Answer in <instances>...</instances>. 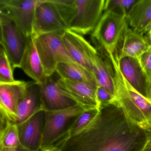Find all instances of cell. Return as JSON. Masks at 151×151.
<instances>
[{
	"instance_id": "cell-13",
	"label": "cell",
	"mask_w": 151,
	"mask_h": 151,
	"mask_svg": "<svg viewBox=\"0 0 151 151\" xmlns=\"http://www.w3.org/2000/svg\"><path fill=\"white\" fill-rule=\"evenodd\" d=\"M113 55L118 68L124 79L133 88L146 98L150 79L142 68L138 59L118 57L114 54Z\"/></svg>"
},
{
	"instance_id": "cell-21",
	"label": "cell",
	"mask_w": 151,
	"mask_h": 151,
	"mask_svg": "<svg viewBox=\"0 0 151 151\" xmlns=\"http://www.w3.org/2000/svg\"><path fill=\"white\" fill-rule=\"evenodd\" d=\"M56 72L64 79L85 82L97 87L94 74L76 63H59L56 67Z\"/></svg>"
},
{
	"instance_id": "cell-17",
	"label": "cell",
	"mask_w": 151,
	"mask_h": 151,
	"mask_svg": "<svg viewBox=\"0 0 151 151\" xmlns=\"http://www.w3.org/2000/svg\"><path fill=\"white\" fill-rule=\"evenodd\" d=\"M150 47L147 36L128 26L114 54L118 57L128 56L138 59Z\"/></svg>"
},
{
	"instance_id": "cell-33",
	"label": "cell",
	"mask_w": 151,
	"mask_h": 151,
	"mask_svg": "<svg viewBox=\"0 0 151 151\" xmlns=\"http://www.w3.org/2000/svg\"><path fill=\"white\" fill-rule=\"evenodd\" d=\"M7 17L8 16L4 12L0 11V24L2 23Z\"/></svg>"
},
{
	"instance_id": "cell-6",
	"label": "cell",
	"mask_w": 151,
	"mask_h": 151,
	"mask_svg": "<svg viewBox=\"0 0 151 151\" xmlns=\"http://www.w3.org/2000/svg\"><path fill=\"white\" fill-rule=\"evenodd\" d=\"M105 1L75 0L68 29L82 35L92 33L104 12Z\"/></svg>"
},
{
	"instance_id": "cell-4",
	"label": "cell",
	"mask_w": 151,
	"mask_h": 151,
	"mask_svg": "<svg viewBox=\"0 0 151 151\" xmlns=\"http://www.w3.org/2000/svg\"><path fill=\"white\" fill-rule=\"evenodd\" d=\"M63 33L45 34L32 38L47 77L56 72L59 63H76L65 46Z\"/></svg>"
},
{
	"instance_id": "cell-15",
	"label": "cell",
	"mask_w": 151,
	"mask_h": 151,
	"mask_svg": "<svg viewBox=\"0 0 151 151\" xmlns=\"http://www.w3.org/2000/svg\"><path fill=\"white\" fill-rule=\"evenodd\" d=\"M57 79L52 75L47 77L45 82L40 84L42 108L46 112L61 111L77 105L74 100L61 91Z\"/></svg>"
},
{
	"instance_id": "cell-26",
	"label": "cell",
	"mask_w": 151,
	"mask_h": 151,
	"mask_svg": "<svg viewBox=\"0 0 151 151\" xmlns=\"http://www.w3.org/2000/svg\"><path fill=\"white\" fill-rule=\"evenodd\" d=\"M56 4L67 26L71 20L75 8V0H52Z\"/></svg>"
},
{
	"instance_id": "cell-28",
	"label": "cell",
	"mask_w": 151,
	"mask_h": 151,
	"mask_svg": "<svg viewBox=\"0 0 151 151\" xmlns=\"http://www.w3.org/2000/svg\"><path fill=\"white\" fill-rule=\"evenodd\" d=\"M97 98L99 104L108 103L115 100V97L104 88L97 86L96 90Z\"/></svg>"
},
{
	"instance_id": "cell-7",
	"label": "cell",
	"mask_w": 151,
	"mask_h": 151,
	"mask_svg": "<svg viewBox=\"0 0 151 151\" xmlns=\"http://www.w3.org/2000/svg\"><path fill=\"white\" fill-rule=\"evenodd\" d=\"M41 0H0V11L4 12L28 39L32 35L36 6Z\"/></svg>"
},
{
	"instance_id": "cell-32",
	"label": "cell",
	"mask_w": 151,
	"mask_h": 151,
	"mask_svg": "<svg viewBox=\"0 0 151 151\" xmlns=\"http://www.w3.org/2000/svg\"><path fill=\"white\" fill-rule=\"evenodd\" d=\"M146 98L151 101V77L150 79V83H149V88H148Z\"/></svg>"
},
{
	"instance_id": "cell-35",
	"label": "cell",
	"mask_w": 151,
	"mask_h": 151,
	"mask_svg": "<svg viewBox=\"0 0 151 151\" xmlns=\"http://www.w3.org/2000/svg\"><path fill=\"white\" fill-rule=\"evenodd\" d=\"M2 49H3L2 48L1 46V45H0V51Z\"/></svg>"
},
{
	"instance_id": "cell-18",
	"label": "cell",
	"mask_w": 151,
	"mask_h": 151,
	"mask_svg": "<svg viewBox=\"0 0 151 151\" xmlns=\"http://www.w3.org/2000/svg\"><path fill=\"white\" fill-rule=\"evenodd\" d=\"M42 110L40 84L28 82L24 95L18 105L15 124L28 119L40 110Z\"/></svg>"
},
{
	"instance_id": "cell-36",
	"label": "cell",
	"mask_w": 151,
	"mask_h": 151,
	"mask_svg": "<svg viewBox=\"0 0 151 151\" xmlns=\"http://www.w3.org/2000/svg\"><path fill=\"white\" fill-rule=\"evenodd\" d=\"M42 151H50V150H42Z\"/></svg>"
},
{
	"instance_id": "cell-27",
	"label": "cell",
	"mask_w": 151,
	"mask_h": 151,
	"mask_svg": "<svg viewBox=\"0 0 151 151\" xmlns=\"http://www.w3.org/2000/svg\"><path fill=\"white\" fill-rule=\"evenodd\" d=\"M140 64L149 79L151 77V47L138 58Z\"/></svg>"
},
{
	"instance_id": "cell-22",
	"label": "cell",
	"mask_w": 151,
	"mask_h": 151,
	"mask_svg": "<svg viewBox=\"0 0 151 151\" xmlns=\"http://www.w3.org/2000/svg\"><path fill=\"white\" fill-rule=\"evenodd\" d=\"M20 146L17 125L9 121L2 137L0 147L13 148Z\"/></svg>"
},
{
	"instance_id": "cell-29",
	"label": "cell",
	"mask_w": 151,
	"mask_h": 151,
	"mask_svg": "<svg viewBox=\"0 0 151 151\" xmlns=\"http://www.w3.org/2000/svg\"><path fill=\"white\" fill-rule=\"evenodd\" d=\"M9 121L0 112V143L4 133L8 126Z\"/></svg>"
},
{
	"instance_id": "cell-3",
	"label": "cell",
	"mask_w": 151,
	"mask_h": 151,
	"mask_svg": "<svg viewBox=\"0 0 151 151\" xmlns=\"http://www.w3.org/2000/svg\"><path fill=\"white\" fill-rule=\"evenodd\" d=\"M128 26L127 17L119 10L105 11L91 34L96 48L104 56L114 54Z\"/></svg>"
},
{
	"instance_id": "cell-30",
	"label": "cell",
	"mask_w": 151,
	"mask_h": 151,
	"mask_svg": "<svg viewBox=\"0 0 151 151\" xmlns=\"http://www.w3.org/2000/svg\"><path fill=\"white\" fill-rule=\"evenodd\" d=\"M0 151H31L24 148L22 146L13 148H1L0 147ZM42 151V150L40 151Z\"/></svg>"
},
{
	"instance_id": "cell-2",
	"label": "cell",
	"mask_w": 151,
	"mask_h": 151,
	"mask_svg": "<svg viewBox=\"0 0 151 151\" xmlns=\"http://www.w3.org/2000/svg\"><path fill=\"white\" fill-rule=\"evenodd\" d=\"M112 64L115 82V100L133 124L151 131V101L133 88L120 72L113 54L109 56Z\"/></svg>"
},
{
	"instance_id": "cell-5",
	"label": "cell",
	"mask_w": 151,
	"mask_h": 151,
	"mask_svg": "<svg viewBox=\"0 0 151 151\" xmlns=\"http://www.w3.org/2000/svg\"><path fill=\"white\" fill-rule=\"evenodd\" d=\"M84 111L77 105L65 110L46 112L41 150L49 149L65 136L76 119Z\"/></svg>"
},
{
	"instance_id": "cell-1",
	"label": "cell",
	"mask_w": 151,
	"mask_h": 151,
	"mask_svg": "<svg viewBox=\"0 0 151 151\" xmlns=\"http://www.w3.org/2000/svg\"><path fill=\"white\" fill-rule=\"evenodd\" d=\"M148 131L128 119L116 100L99 105L97 115L84 128L65 136L50 151H142Z\"/></svg>"
},
{
	"instance_id": "cell-25",
	"label": "cell",
	"mask_w": 151,
	"mask_h": 151,
	"mask_svg": "<svg viewBox=\"0 0 151 151\" xmlns=\"http://www.w3.org/2000/svg\"><path fill=\"white\" fill-rule=\"evenodd\" d=\"M138 0H106L105 11L118 9L127 17L133 6Z\"/></svg>"
},
{
	"instance_id": "cell-11",
	"label": "cell",
	"mask_w": 151,
	"mask_h": 151,
	"mask_svg": "<svg viewBox=\"0 0 151 151\" xmlns=\"http://www.w3.org/2000/svg\"><path fill=\"white\" fill-rule=\"evenodd\" d=\"M57 83L61 91L74 100L85 110L99 108V104L96 97V88L85 82H77L58 77Z\"/></svg>"
},
{
	"instance_id": "cell-23",
	"label": "cell",
	"mask_w": 151,
	"mask_h": 151,
	"mask_svg": "<svg viewBox=\"0 0 151 151\" xmlns=\"http://www.w3.org/2000/svg\"><path fill=\"white\" fill-rule=\"evenodd\" d=\"M99 110V108L85 110L76 119L74 124L64 136L76 134L84 128L95 118L98 113Z\"/></svg>"
},
{
	"instance_id": "cell-20",
	"label": "cell",
	"mask_w": 151,
	"mask_h": 151,
	"mask_svg": "<svg viewBox=\"0 0 151 151\" xmlns=\"http://www.w3.org/2000/svg\"><path fill=\"white\" fill-rule=\"evenodd\" d=\"M127 20L134 31L143 35L147 33L151 26V0H138Z\"/></svg>"
},
{
	"instance_id": "cell-19",
	"label": "cell",
	"mask_w": 151,
	"mask_h": 151,
	"mask_svg": "<svg viewBox=\"0 0 151 151\" xmlns=\"http://www.w3.org/2000/svg\"><path fill=\"white\" fill-rule=\"evenodd\" d=\"M19 68L37 83L41 84L47 79L33 38H31L27 45Z\"/></svg>"
},
{
	"instance_id": "cell-14",
	"label": "cell",
	"mask_w": 151,
	"mask_h": 151,
	"mask_svg": "<svg viewBox=\"0 0 151 151\" xmlns=\"http://www.w3.org/2000/svg\"><path fill=\"white\" fill-rule=\"evenodd\" d=\"M62 38L73 60L93 74L90 59L96 48L82 35L68 29L63 32Z\"/></svg>"
},
{
	"instance_id": "cell-34",
	"label": "cell",
	"mask_w": 151,
	"mask_h": 151,
	"mask_svg": "<svg viewBox=\"0 0 151 151\" xmlns=\"http://www.w3.org/2000/svg\"><path fill=\"white\" fill-rule=\"evenodd\" d=\"M148 36H147L148 40H149V43H150V46L151 47V26L149 28L148 31L147 32Z\"/></svg>"
},
{
	"instance_id": "cell-24",
	"label": "cell",
	"mask_w": 151,
	"mask_h": 151,
	"mask_svg": "<svg viewBox=\"0 0 151 151\" xmlns=\"http://www.w3.org/2000/svg\"><path fill=\"white\" fill-rule=\"evenodd\" d=\"M13 70L9 57L3 49H2L0 51V82L14 81Z\"/></svg>"
},
{
	"instance_id": "cell-16",
	"label": "cell",
	"mask_w": 151,
	"mask_h": 151,
	"mask_svg": "<svg viewBox=\"0 0 151 151\" xmlns=\"http://www.w3.org/2000/svg\"><path fill=\"white\" fill-rule=\"evenodd\" d=\"M92 53L91 62L97 86L105 89L115 97L114 72L110 58L102 55L96 48Z\"/></svg>"
},
{
	"instance_id": "cell-10",
	"label": "cell",
	"mask_w": 151,
	"mask_h": 151,
	"mask_svg": "<svg viewBox=\"0 0 151 151\" xmlns=\"http://www.w3.org/2000/svg\"><path fill=\"white\" fill-rule=\"evenodd\" d=\"M46 111H38L25 121L17 124L21 146L31 151H40Z\"/></svg>"
},
{
	"instance_id": "cell-8",
	"label": "cell",
	"mask_w": 151,
	"mask_h": 151,
	"mask_svg": "<svg viewBox=\"0 0 151 151\" xmlns=\"http://www.w3.org/2000/svg\"><path fill=\"white\" fill-rule=\"evenodd\" d=\"M67 29L66 23L52 0H41L35 9L32 38L45 34L63 33Z\"/></svg>"
},
{
	"instance_id": "cell-12",
	"label": "cell",
	"mask_w": 151,
	"mask_h": 151,
	"mask_svg": "<svg viewBox=\"0 0 151 151\" xmlns=\"http://www.w3.org/2000/svg\"><path fill=\"white\" fill-rule=\"evenodd\" d=\"M28 84V82L16 80L12 82H0V112L10 122L16 123L18 105Z\"/></svg>"
},
{
	"instance_id": "cell-31",
	"label": "cell",
	"mask_w": 151,
	"mask_h": 151,
	"mask_svg": "<svg viewBox=\"0 0 151 151\" xmlns=\"http://www.w3.org/2000/svg\"><path fill=\"white\" fill-rule=\"evenodd\" d=\"M142 151H151V131L148 132L147 142Z\"/></svg>"
},
{
	"instance_id": "cell-9",
	"label": "cell",
	"mask_w": 151,
	"mask_h": 151,
	"mask_svg": "<svg viewBox=\"0 0 151 151\" xmlns=\"http://www.w3.org/2000/svg\"><path fill=\"white\" fill-rule=\"evenodd\" d=\"M30 39L23 35L9 17L0 24V45L9 57L13 69L19 68L22 57Z\"/></svg>"
}]
</instances>
